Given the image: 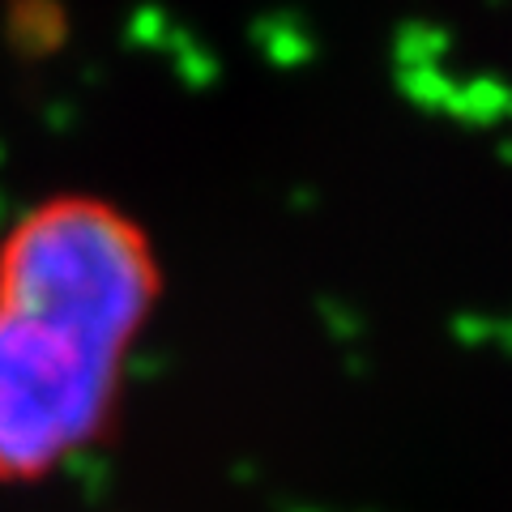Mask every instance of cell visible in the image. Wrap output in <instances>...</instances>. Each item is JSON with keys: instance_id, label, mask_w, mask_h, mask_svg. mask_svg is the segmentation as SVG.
I'll list each match as a JSON object with an SVG mask.
<instances>
[{"instance_id": "6da1fadb", "label": "cell", "mask_w": 512, "mask_h": 512, "mask_svg": "<svg viewBox=\"0 0 512 512\" xmlns=\"http://www.w3.org/2000/svg\"><path fill=\"white\" fill-rule=\"evenodd\" d=\"M163 299V261L124 205L56 192L26 205L0 235V303L73 320L137 350Z\"/></svg>"}, {"instance_id": "7a4b0ae2", "label": "cell", "mask_w": 512, "mask_h": 512, "mask_svg": "<svg viewBox=\"0 0 512 512\" xmlns=\"http://www.w3.org/2000/svg\"><path fill=\"white\" fill-rule=\"evenodd\" d=\"M133 350L73 320L0 303V487H35L120 419Z\"/></svg>"}]
</instances>
